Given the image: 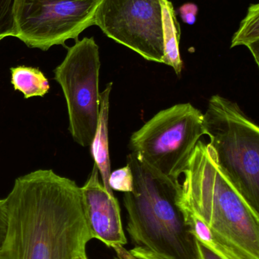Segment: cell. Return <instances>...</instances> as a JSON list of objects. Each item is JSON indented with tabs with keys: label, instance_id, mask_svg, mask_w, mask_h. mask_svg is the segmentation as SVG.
I'll use <instances>...</instances> for the list:
<instances>
[{
	"label": "cell",
	"instance_id": "obj_22",
	"mask_svg": "<svg viewBox=\"0 0 259 259\" xmlns=\"http://www.w3.org/2000/svg\"><path fill=\"white\" fill-rule=\"evenodd\" d=\"M76 259H88L87 255H83V256L79 257V258Z\"/></svg>",
	"mask_w": 259,
	"mask_h": 259
},
{
	"label": "cell",
	"instance_id": "obj_13",
	"mask_svg": "<svg viewBox=\"0 0 259 259\" xmlns=\"http://www.w3.org/2000/svg\"><path fill=\"white\" fill-rule=\"evenodd\" d=\"M10 71L14 89L21 92L24 98L44 97L50 91L48 79L39 68L21 65L11 68Z\"/></svg>",
	"mask_w": 259,
	"mask_h": 259
},
{
	"label": "cell",
	"instance_id": "obj_2",
	"mask_svg": "<svg viewBox=\"0 0 259 259\" xmlns=\"http://www.w3.org/2000/svg\"><path fill=\"white\" fill-rule=\"evenodd\" d=\"M134 189L123 196L126 231L134 247L164 259H202L197 239L179 204L181 184L151 170L133 152L126 157Z\"/></svg>",
	"mask_w": 259,
	"mask_h": 259
},
{
	"label": "cell",
	"instance_id": "obj_9",
	"mask_svg": "<svg viewBox=\"0 0 259 259\" xmlns=\"http://www.w3.org/2000/svg\"><path fill=\"white\" fill-rule=\"evenodd\" d=\"M82 207L91 238L100 240L111 249L127 244L121 211L114 193L106 191L95 164L81 187Z\"/></svg>",
	"mask_w": 259,
	"mask_h": 259
},
{
	"label": "cell",
	"instance_id": "obj_21",
	"mask_svg": "<svg viewBox=\"0 0 259 259\" xmlns=\"http://www.w3.org/2000/svg\"><path fill=\"white\" fill-rule=\"evenodd\" d=\"M116 252V257L114 259H126L125 257L123 256V254L118 250V249H114Z\"/></svg>",
	"mask_w": 259,
	"mask_h": 259
},
{
	"label": "cell",
	"instance_id": "obj_11",
	"mask_svg": "<svg viewBox=\"0 0 259 259\" xmlns=\"http://www.w3.org/2000/svg\"><path fill=\"white\" fill-rule=\"evenodd\" d=\"M179 204L183 211L186 222L198 241L205 245L217 256L221 259H257L237 246L228 243L218 234L211 231L203 221L201 220L190 208L182 205L179 200Z\"/></svg>",
	"mask_w": 259,
	"mask_h": 259
},
{
	"label": "cell",
	"instance_id": "obj_8",
	"mask_svg": "<svg viewBox=\"0 0 259 259\" xmlns=\"http://www.w3.org/2000/svg\"><path fill=\"white\" fill-rule=\"evenodd\" d=\"M94 25L110 39L150 62L162 63V15L159 0H101Z\"/></svg>",
	"mask_w": 259,
	"mask_h": 259
},
{
	"label": "cell",
	"instance_id": "obj_19",
	"mask_svg": "<svg viewBox=\"0 0 259 259\" xmlns=\"http://www.w3.org/2000/svg\"><path fill=\"white\" fill-rule=\"evenodd\" d=\"M9 228V214L6 199H0V251L2 250Z\"/></svg>",
	"mask_w": 259,
	"mask_h": 259
},
{
	"label": "cell",
	"instance_id": "obj_14",
	"mask_svg": "<svg viewBox=\"0 0 259 259\" xmlns=\"http://www.w3.org/2000/svg\"><path fill=\"white\" fill-rule=\"evenodd\" d=\"M245 46L259 66V4H252L231 41V48Z\"/></svg>",
	"mask_w": 259,
	"mask_h": 259
},
{
	"label": "cell",
	"instance_id": "obj_6",
	"mask_svg": "<svg viewBox=\"0 0 259 259\" xmlns=\"http://www.w3.org/2000/svg\"><path fill=\"white\" fill-rule=\"evenodd\" d=\"M99 47L94 37H84L68 49L66 56L54 70L68 115V130L75 142L91 146L100 112Z\"/></svg>",
	"mask_w": 259,
	"mask_h": 259
},
{
	"label": "cell",
	"instance_id": "obj_16",
	"mask_svg": "<svg viewBox=\"0 0 259 259\" xmlns=\"http://www.w3.org/2000/svg\"><path fill=\"white\" fill-rule=\"evenodd\" d=\"M108 184L113 191L115 190L124 193L133 191L134 178L130 167L126 164L124 167L111 171Z\"/></svg>",
	"mask_w": 259,
	"mask_h": 259
},
{
	"label": "cell",
	"instance_id": "obj_15",
	"mask_svg": "<svg viewBox=\"0 0 259 259\" xmlns=\"http://www.w3.org/2000/svg\"><path fill=\"white\" fill-rule=\"evenodd\" d=\"M15 3L16 0H0V41L16 35Z\"/></svg>",
	"mask_w": 259,
	"mask_h": 259
},
{
	"label": "cell",
	"instance_id": "obj_20",
	"mask_svg": "<svg viewBox=\"0 0 259 259\" xmlns=\"http://www.w3.org/2000/svg\"><path fill=\"white\" fill-rule=\"evenodd\" d=\"M198 243H199L201 256L202 259H221L220 257L217 256L214 252H213L211 249H208L205 245L202 244L199 241H198Z\"/></svg>",
	"mask_w": 259,
	"mask_h": 259
},
{
	"label": "cell",
	"instance_id": "obj_4",
	"mask_svg": "<svg viewBox=\"0 0 259 259\" xmlns=\"http://www.w3.org/2000/svg\"><path fill=\"white\" fill-rule=\"evenodd\" d=\"M204 115L219 167L259 214V128L236 102L216 94Z\"/></svg>",
	"mask_w": 259,
	"mask_h": 259
},
{
	"label": "cell",
	"instance_id": "obj_17",
	"mask_svg": "<svg viewBox=\"0 0 259 259\" xmlns=\"http://www.w3.org/2000/svg\"><path fill=\"white\" fill-rule=\"evenodd\" d=\"M114 249H118L126 259H164L150 251L140 248L134 247L128 250L124 246H119Z\"/></svg>",
	"mask_w": 259,
	"mask_h": 259
},
{
	"label": "cell",
	"instance_id": "obj_10",
	"mask_svg": "<svg viewBox=\"0 0 259 259\" xmlns=\"http://www.w3.org/2000/svg\"><path fill=\"white\" fill-rule=\"evenodd\" d=\"M113 89V82L106 85L100 94V112L94 138L91 142V152L94 164L98 169L102 184L109 193H114L108 184L111 173L109 151V98Z\"/></svg>",
	"mask_w": 259,
	"mask_h": 259
},
{
	"label": "cell",
	"instance_id": "obj_3",
	"mask_svg": "<svg viewBox=\"0 0 259 259\" xmlns=\"http://www.w3.org/2000/svg\"><path fill=\"white\" fill-rule=\"evenodd\" d=\"M183 175L179 202L228 243L259 259V214L219 167L209 143L198 142Z\"/></svg>",
	"mask_w": 259,
	"mask_h": 259
},
{
	"label": "cell",
	"instance_id": "obj_12",
	"mask_svg": "<svg viewBox=\"0 0 259 259\" xmlns=\"http://www.w3.org/2000/svg\"><path fill=\"white\" fill-rule=\"evenodd\" d=\"M159 2L161 7L164 38V57L162 63L172 67L176 75L179 77L182 74L183 67L179 51L180 26L171 2L169 0H159Z\"/></svg>",
	"mask_w": 259,
	"mask_h": 259
},
{
	"label": "cell",
	"instance_id": "obj_18",
	"mask_svg": "<svg viewBox=\"0 0 259 259\" xmlns=\"http://www.w3.org/2000/svg\"><path fill=\"white\" fill-rule=\"evenodd\" d=\"M179 15L182 21L189 25H193L196 23L199 7L197 5L193 3H187L182 5L178 9Z\"/></svg>",
	"mask_w": 259,
	"mask_h": 259
},
{
	"label": "cell",
	"instance_id": "obj_7",
	"mask_svg": "<svg viewBox=\"0 0 259 259\" xmlns=\"http://www.w3.org/2000/svg\"><path fill=\"white\" fill-rule=\"evenodd\" d=\"M101 0H16L15 37L30 48L47 51L65 45L94 25Z\"/></svg>",
	"mask_w": 259,
	"mask_h": 259
},
{
	"label": "cell",
	"instance_id": "obj_1",
	"mask_svg": "<svg viewBox=\"0 0 259 259\" xmlns=\"http://www.w3.org/2000/svg\"><path fill=\"white\" fill-rule=\"evenodd\" d=\"M9 228L0 259H76L92 240L81 187L51 169L19 177L6 198Z\"/></svg>",
	"mask_w": 259,
	"mask_h": 259
},
{
	"label": "cell",
	"instance_id": "obj_5",
	"mask_svg": "<svg viewBox=\"0 0 259 259\" xmlns=\"http://www.w3.org/2000/svg\"><path fill=\"white\" fill-rule=\"evenodd\" d=\"M204 135L203 113L191 103H179L160 111L134 132L129 147L151 170L179 183Z\"/></svg>",
	"mask_w": 259,
	"mask_h": 259
}]
</instances>
